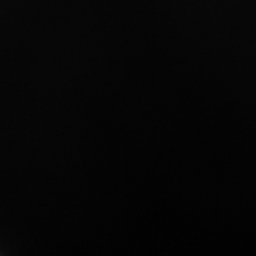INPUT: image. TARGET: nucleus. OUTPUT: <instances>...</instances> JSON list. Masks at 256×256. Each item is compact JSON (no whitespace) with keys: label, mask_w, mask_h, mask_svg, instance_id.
Listing matches in <instances>:
<instances>
[]
</instances>
